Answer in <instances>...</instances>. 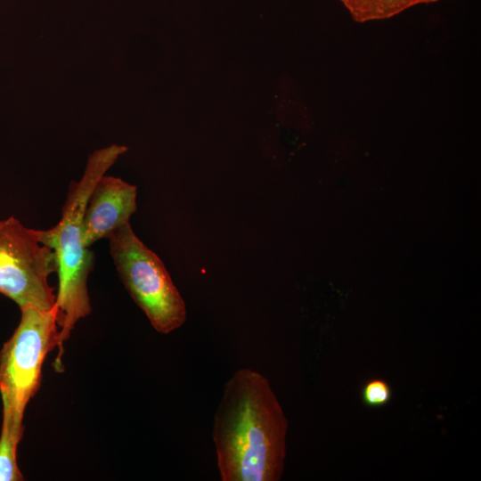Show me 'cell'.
<instances>
[{
	"label": "cell",
	"instance_id": "9",
	"mask_svg": "<svg viewBox=\"0 0 481 481\" xmlns=\"http://www.w3.org/2000/svg\"><path fill=\"white\" fill-rule=\"evenodd\" d=\"M393 395L388 382L380 378L367 380L361 389V399L364 405L371 408L387 404Z\"/></svg>",
	"mask_w": 481,
	"mask_h": 481
},
{
	"label": "cell",
	"instance_id": "8",
	"mask_svg": "<svg viewBox=\"0 0 481 481\" xmlns=\"http://www.w3.org/2000/svg\"><path fill=\"white\" fill-rule=\"evenodd\" d=\"M20 439L18 438L2 422L0 435V481H20L23 476L17 464V447Z\"/></svg>",
	"mask_w": 481,
	"mask_h": 481
},
{
	"label": "cell",
	"instance_id": "3",
	"mask_svg": "<svg viewBox=\"0 0 481 481\" xmlns=\"http://www.w3.org/2000/svg\"><path fill=\"white\" fill-rule=\"evenodd\" d=\"M20 323L0 350V394L3 421L21 439L24 412L40 386L47 354L60 348L57 308L43 311L20 309Z\"/></svg>",
	"mask_w": 481,
	"mask_h": 481
},
{
	"label": "cell",
	"instance_id": "1",
	"mask_svg": "<svg viewBox=\"0 0 481 481\" xmlns=\"http://www.w3.org/2000/svg\"><path fill=\"white\" fill-rule=\"evenodd\" d=\"M288 420L268 379L242 368L224 384L212 437L222 481H278Z\"/></svg>",
	"mask_w": 481,
	"mask_h": 481
},
{
	"label": "cell",
	"instance_id": "5",
	"mask_svg": "<svg viewBox=\"0 0 481 481\" xmlns=\"http://www.w3.org/2000/svg\"><path fill=\"white\" fill-rule=\"evenodd\" d=\"M57 272L53 250L39 241L37 230L14 216L0 220V293L20 308L49 311L56 294L49 276Z\"/></svg>",
	"mask_w": 481,
	"mask_h": 481
},
{
	"label": "cell",
	"instance_id": "6",
	"mask_svg": "<svg viewBox=\"0 0 481 481\" xmlns=\"http://www.w3.org/2000/svg\"><path fill=\"white\" fill-rule=\"evenodd\" d=\"M137 187L119 177L103 175L93 187L83 217V239L90 248L129 223L136 211Z\"/></svg>",
	"mask_w": 481,
	"mask_h": 481
},
{
	"label": "cell",
	"instance_id": "7",
	"mask_svg": "<svg viewBox=\"0 0 481 481\" xmlns=\"http://www.w3.org/2000/svg\"><path fill=\"white\" fill-rule=\"evenodd\" d=\"M354 20L368 22L392 18L405 10L421 4L439 0H338Z\"/></svg>",
	"mask_w": 481,
	"mask_h": 481
},
{
	"label": "cell",
	"instance_id": "4",
	"mask_svg": "<svg viewBox=\"0 0 481 481\" xmlns=\"http://www.w3.org/2000/svg\"><path fill=\"white\" fill-rule=\"evenodd\" d=\"M111 258L124 286L151 326L168 334L186 321V307L160 258L135 233L130 222L108 238Z\"/></svg>",
	"mask_w": 481,
	"mask_h": 481
},
{
	"label": "cell",
	"instance_id": "2",
	"mask_svg": "<svg viewBox=\"0 0 481 481\" xmlns=\"http://www.w3.org/2000/svg\"><path fill=\"white\" fill-rule=\"evenodd\" d=\"M126 151V146L113 144L92 153L82 177L69 185L58 224L48 230H37L39 241L53 250L57 260L59 282L55 306L60 348L54 362L56 371H62L63 342L69 338L77 322L91 313L87 280L94 255L83 239L86 203L99 178Z\"/></svg>",
	"mask_w": 481,
	"mask_h": 481
}]
</instances>
